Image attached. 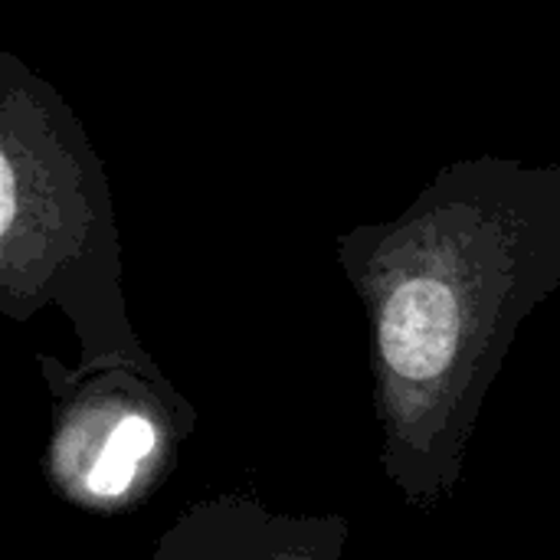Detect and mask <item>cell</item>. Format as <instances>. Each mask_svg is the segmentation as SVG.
<instances>
[{
	"mask_svg": "<svg viewBox=\"0 0 560 560\" xmlns=\"http://www.w3.org/2000/svg\"><path fill=\"white\" fill-rule=\"evenodd\" d=\"M338 266L371 325L384 466L430 505L518 328L560 289V158L450 161L397 217L341 233Z\"/></svg>",
	"mask_w": 560,
	"mask_h": 560,
	"instance_id": "1",
	"label": "cell"
},
{
	"mask_svg": "<svg viewBox=\"0 0 560 560\" xmlns=\"http://www.w3.org/2000/svg\"><path fill=\"white\" fill-rule=\"evenodd\" d=\"M0 305H56L85 371L151 364L128 325L112 184L82 118L26 59L0 52Z\"/></svg>",
	"mask_w": 560,
	"mask_h": 560,
	"instance_id": "2",
	"label": "cell"
},
{
	"mask_svg": "<svg viewBox=\"0 0 560 560\" xmlns=\"http://www.w3.org/2000/svg\"><path fill=\"white\" fill-rule=\"evenodd\" d=\"M151 364H108L79 390L49 446L52 482L85 509H121L154 486L167 427Z\"/></svg>",
	"mask_w": 560,
	"mask_h": 560,
	"instance_id": "3",
	"label": "cell"
},
{
	"mask_svg": "<svg viewBox=\"0 0 560 560\" xmlns=\"http://www.w3.org/2000/svg\"><path fill=\"white\" fill-rule=\"evenodd\" d=\"M345 525L285 518L246 502H213L180 518L154 560H338Z\"/></svg>",
	"mask_w": 560,
	"mask_h": 560,
	"instance_id": "4",
	"label": "cell"
}]
</instances>
